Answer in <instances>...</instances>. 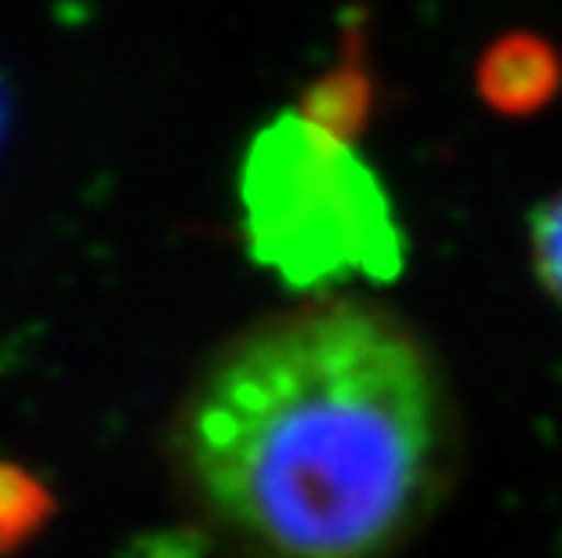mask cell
<instances>
[{
  "mask_svg": "<svg viewBox=\"0 0 562 558\" xmlns=\"http://www.w3.org/2000/svg\"><path fill=\"white\" fill-rule=\"evenodd\" d=\"M167 457L200 529L233 558H396L450 490L458 424L403 316L319 294L214 349Z\"/></svg>",
  "mask_w": 562,
  "mask_h": 558,
  "instance_id": "cell-1",
  "label": "cell"
},
{
  "mask_svg": "<svg viewBox=\"0 0 562 558\" xmlns=\"http://www.w3.org/2000/svg\"><path fill=\"white\" fill-rule=\"evenodd\" d=\"M236 193L247 251L283 287L327 291L403 276L406 232L385 182L349 138L297 110L255 130Z\"/></svg>",
  "mask_w": 562,
  "mask_h": 558,
  "instance_id": "cell-2",
  "label": "cell"
},
{
  "mask_svg": "<svg viewBox=\"0 0 562 558\" xmlns=\"http://www.w3.org/2000/svg\"><path fill=\"white\" fill-rule=\"evenodd\" d=\"M475 91L501 116H537L562 91V55L530 30H512L480 55Z\"/></svg>",
  "mask_w": 562,
  "mask_h": 558,
  "instance_id": "cell-3",
  "label": "cell"
},
{
  "mask_svg": "<svg viewBox=\"0 0 562 558\" xmlns=\"http://www.w3.org/2000/svg\"><path fill=\"white\" fill-rule=\"evenodd\" d=\"M374 105L378 77L370 69L367 33L363 26H349L341 37V58L330 69H323L316 80H308L297 113L327 127L330 135L356 141L374 121Z\"/></svg>",
  "mask_w": 562,
  "mask_h": 558,
  "instance_id": "cell-4",
  "label": "cell"
},
{
  "mask_svg": "<svg viewBox=\"0 0 562 558\" xmlns=\"http://www.w3.org/2000/svg\"><path fill=\"white\" fill-rule=\"evenodd\" d=\"M52 519V493L26 468L0 460V555L22 548Z\"/></svg>",
  "mask_w": 562,
  "mask_h": 558,
  "instance_id": "cell-5",
  "label": "cell"
},
{
  "mask_svg": "<svg viewBox=\"0 0 562 558\" xmlns=\"http://www.w3.org/2000/svg\"><path fill=\"white\" fill-rule=\"evenodd\" d=\"M530 258L541 287L562 301V189L530 218Z\"/></svg>",
  "mask_w": 562,
  "mask_h": 558,
  "instance_id": "cell-6",
  "label": "cell"
},
{
  "mask_svg": "<svg viewBox=\"0 0 562 558\" xmlns=\"http://www.w3.org/2000/svg\"><path fill=\"white\" fill-rule=\"evenodd\" d=\"M131 558H200L196 551V537H157L149 544H138Z\"/></svg>",
  "mask_w": 562,
  "mask_h": 558,
  "instance_id": "cell-7",
  "label": "cell"
}]
</instances>
